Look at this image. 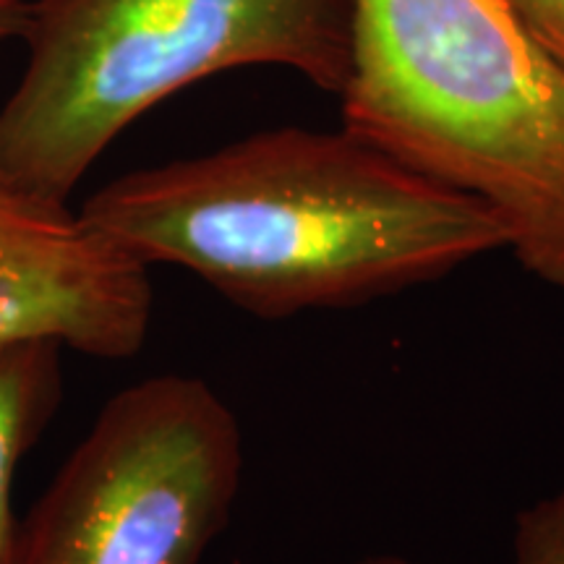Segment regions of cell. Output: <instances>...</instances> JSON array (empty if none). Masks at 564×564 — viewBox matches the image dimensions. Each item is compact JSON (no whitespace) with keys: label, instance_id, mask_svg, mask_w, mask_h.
<instances>
[{"label":"cell","instance_id":"cell-1","mask_svg":"<svg viewBox=\"0 0 564 564\" xmlns=\"http://www.w3.org/2000/svg\"><path fill=\"white\" fill-rule=\"evenodd\" d=\"M76 215L137 262L183 267L259 319L364 306L505 249L481 202L345 126H282L141 167Z\"/></svg>","mask_w":564,"mask_h":564},{"label":"cell","instance_id":"cell-2","mask_svg":"<svg viewBox=\"0 0 564 564\" xmlns=\"http://www.w3.org/2000/svg\"><path fill=\"white\" fill-rule=\"evenodd\" d=\"M343 126L474 196L564 293V63L502 0H350Z\"/></svg>","mask_w":564,"mask_h":564},{"label":"cell","instance_id":"cell-3","mask_svg":"<svg viewBox=\"0 0 564 564\" xmlns=\"http://www.w3.org/2000/svg\"><path fill=\"white\" fill-rule=\"evenodd\" d=\"M350 0H37L0 108V178L66 204L137 118L207 76L278 66L340 95Z\"/></svg>","mask_w":564,"mask_h":564},{"label":"cell","instance_id":"cell-4","mask_svg":"<svg viewBox=\"0 0 564 564\" xmlns=\"http://www.w3.org/2000/svg\"><path fill=\"white\" fill-rule=\"evenodd\" d=\"M243 474L241 426L204 379L162 373L110 398L9 564H199L228 525Z\"/></svg>","mask_w":564,"mask_h":564},{"label":"cell","instance_id":"cell-5","mask_svg":"<svg viewBox=\"0 0 564 564\" xmlns=\"http://www.w3.org/2000/svg\"><path fill=\"white\" fill-rule=\"evenodd\" d=\"M152 322L150 267L68 204L0 178V343L53 337L102 361L137 356Z\"/></svg>","mask_w":564,"mask_h":564},{"label":"cell","instance_id":"cell-6","mask_svg":"<svg viewBox=\"0 0 564 564\" xmlns=\"http://www.w3.org/2000/svg\"><path fill=\"white\" fill-rule=\"evenodd\" d=\"M61 350L53 337L0 343V564H9L19 528L11 510L17 465L63 398Z\"/></svg>","mask_w":564,"mask_h":564},{"label":"cell","instance_id":"cell-7","mask_svg":"<svg viewBox=\"0 0 564 564\" xmlns=\"http://www.w3.org/2000/svg\"><path fill=\"white\" fill-rule=\"evenodd\" d=\"M512 564H564V489L518 512Z\"/></svg>","mask_w":564,"mask_h":564},{"label":"cell","instance_id":"cell-8","mask_svg":"<svg viewBox=\"0 0 564 564\" xmlns=\"http://www.w3.org/2000/svg\"><path fill=\"white\" fill-rule=\"evenodd\" d=\"M502 3L549 55L564 63V0H502Z\"/></svg>","mask_w":564,"mask_h":564},{"label":"cell","instance_id":"cell-9","mask_svg":"<svg viewBox=\"0 0 564 564\" xmlns=\"http://www.w3.org/2000/svg\"><path fill=\"white\" fill-rule=\"evenodd\" d=\"M30 3L26 0H0V40L24 37Z\"/></svg>","mask_w":564,"mask_h":564},{"label":"cell","instance_id":"cell-10","mask_svg":"<svg viewBox=\"0 0 564 564\" xmlns=\"http://www.w3.org/2000/svg\"><path fill=\"white\" fill-rule=\"evenodd\" d=\"M356 564H415V562L400 554H369L364 556V560H358Z\"/></svg>","mask_w":564,"mask_h":564}]
</instances>
